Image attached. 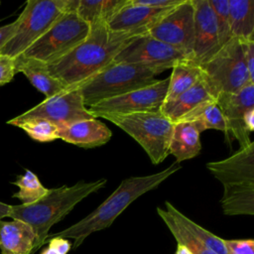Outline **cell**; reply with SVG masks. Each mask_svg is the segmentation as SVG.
I'll use <instances>...</instances> for the list:
<instances>
[{"label": "cell", "instance_id": "1", "mask_svg": "<svg viewBox=\"0 0 254 254\" xmlns=\"http://www.w3.org/2000/svg\"><path fill=\"white\" fill-rule=\"evenodd\" d=\"M135 37L138 36L112 31L106 23L96 24L91 26L83 42L46 67L52 76L67 87H77L112 64L118 53Z\"/></svg>", "mask_w": 254, "mask_h": 254}, {"label": "cell", "instance_id": "2", "mask_svg": "<svg viewBox=\"0 0 254 254\" xmlns=\"http://www.w3.org/2000/svg\"><path fill=\"white\" fill-rule=\"evenodd\" d=\"M181 169L179 163H174L167 169L152 175L130 177L123 180L118 188L91 213L73 225L48 236L72 238L71 249L79 246L83 240L95 231L109 227L134 200L144 193L159 187L165 180ZM47 239V240H48Z\"/></svg>", "mask_w": 254, "mask_h": 254}, {"label": "cell", "instance_id": "3", "mask_svg": "<svg viewBox=\"0 0 254 254\" xmlns=\"http://www.w3.org/2000/svg\"><path fill=\"white\" fill-rule=\"evenodd\" d=\"M107 183L106 179L94 182H77L71 187L63 186L49 189L48 193L31 204L11 205L8 217L21 220L30 225L36 235L34 254L48 239L51 227L68 214L73 207L89 194L102 189Z\"/></svg>", "mask_w": 254, "mask_h": 254}, {"label": "cell", "instance_id": "4", "mask_svg": "<svg viewBox=\"0 0 254 254\" xmlns=\"http://www.w3.org/2000/svg\"><path fill=\"white\" fill-rule=\"evenodd\" d=\"M207 170L223 186L220 199L226 215L254 214V143L232 156L206 164Z\"/></svg>", "mask_w": 254, "mask_h": 254}, {"label": "cell", "instance_id": "5", "mask_svg": "<svg viewBox=\"0 0 254 254\" xmlns=\"http://www.w3.org/2000/svg\"><path fill=\"white\" fill-rule=\"evenodd\" d=\"M165 69L131 64L112 63L78 87L84 105L89 107L130 91L148 86Z\"/></svg>", "mask_w": 254, "mask_h": 254}, {"label": "cell", "instance_id": "6", "mask_svg": "<svg viewBox=\"0 0 254 254\" xmlns=\"http://www.w3.org/2000/svg\"><path fill=\"white\" fill-rule=\"evenodd\" d=\"M131 136L147 153L154 165L162 163L169 154L174 123L161 111L130 114H102Z\"/></svg>", "mask_w": 254, "mask_h": 254}, {"label": "cell", "instance_id": "7", "mask_svg": "<svg viewBox=\"0 0 254 254\" xmlns=\"http://www.w3.org/2000/svg\"><path fill=\"white\" fill-rule=\"evenodd\" d=\"M67 7L68 0H28L16 19L17 28L13 37L0 55L12 59L21 56L68 10Z\"/></svg>", "mask_w": 254, "mask_h": 254}, {"label": "cell", "instance_id": "8", "mask_svg": "<svg viewBox=\"0 0 254 254\" xmlns=\"http://www.w3.org/2000/svg\"><path fill=\"white\" fill-rule=\"evenodd\" d=\"M90 28V25L80 19L75 11H66L19 57L49 64L63 58L83 42L89 35Z\"/></svg>", "mask_w": 254, "mask_h": 254}, {"label": "cell", "instance_id": "9", "mask_svg": "<svg viewBox=\"0 0 254 254\" xmlns=\"http://www.w3.org/2000/svg\"><path fill=\"white\" fill-rule=\"evenodd\" d=\"M201 75L216 98L221 93H236L253 82L248 74L243 57L242 43L231 38L204 64Z\"/></svg>", "mask_w": 254, "mask_h": 254}, {"label": "cell", "instance_id": "10", "mask_svg": "<svg viewBox=\"0 0 254 254\" xmlns=\"http://www.w3.org/2000/svg\"><path fill=\"white\" fill-rule=\"evenodd\" d=\"M169 77L130 91L128 93L100 101L87 107L88 112L98 118L102 114H130L160 111L166 97Z\"/></svg>", "mask_w": 254, "mask_h": 254}, {"label": "cell", "instance_id": "11", "mask_svg": "<svg viewBox=\"0 0 254 254\" xmlns=\"http://www.w3.org/2000/svg\"><path fill=\"white\" fill-rule=\"evenodd\" d=\"M192 0H185L171 9L149 32L151 37L169 45L182 53L188 60H192L193 48Z\"/></svg>", "mask_w": 254, "mask_h": 254}, {"label": "cell", "instance_id": "12", "mask_svg": "<svg viewBox=\"0 0 254 254\" xmlns=\"http://www.w3.org/2000/svg\"><path fill=\"white\" fill-rule=\"evenodd\" d=\"M17 119L40 118L48 120L58 127L76 121L94 118L84 105L79 87L69 88L44 101L16 117Z\"/></svg>", "mask_w": 254, "mask_h": 254}, {"label": "cell", "instance_id": "13", "mask_svg": "<svg viewBox=\"0 0 254 254\" xmlns=\"http://www.w3.org/2000/svg\"><path fill=\"white\" fill-rule=\"evenodd\" d=\"M188 60L182 53L148 34L135 37L115 57L113 63L172 68L178 62Z\"/></svg>", "mask_w": 254, "mask_h": 254}, {"label": "cell", "instance_id": "14", "mask_svg": "<svg viewBox=\"0 0 254 254\" xmlns=\"http://www.w3.org/2000/svg\"><path fill=\"white\" fill-rule=\"evenodd\" d=\"M216 102L225 119L227 143L237 140L240 148L248 146L252 141L244 127V117L254 109V83L246 84L236 93H221L216 97Z\"/></svg>", "mask_w": 254, "mask_h": 254}, {"label": "cell", "instance_id": "15", "mask_svg": "<svg viewBox=\"0 0 254 254\" xmlns=\"http://www.w3.org/2000/svg\"><path fill=\"white\" fill-rule=\"evenodd\" d=\"M193 48L191 62L198 66L209 61L221 48L213 11L208 0H192Z\"/></svg>", "mask_w": 254, "mask_h": 254}, {"label": "cell", "instance_id": "16", "mask_svg": "<svg viewBox=\"0 0 254 254\" xmlns=\"http://www.w3.org/2000/svg\"><path fill=\"white\" fill-rule=\"evenodd\" d=\"M170 10L136 5L131 0H127V3L107 23V27L115 32L142 36L148 34Z\"/></svg>", "mask_w": 254, "mask_h": 254}, {"label": "cell", "instance_id": "17", "mask_svg": "<svg viewBox=\"0 0 254 254\" xmlns=\"http://www.w3.org/2000/svg\"><path fill=\"white\" fill-rule=\"evenodd\" d=\"M112 137L111 130L96 118L76 121L59 127L58 138L81 147L94 148L106 144Z\"/></svg>", "mask_w": 254, "mask_h": 254}, {"label": "cell", "instance_id": "18", "mask_svg": "<svg viewBox=\"0 0 254 254\" xmlns=\"http://www.w3.org/2000/svg\"><path fill=\"white\" fill-rule=\"evenodd\" d=\"M36 240L32 227L27 223L16 219L0 220L1 254H32Z\"/></svg>", "mask_w": 254, "mask_h": 254}, {"label": "cell", "instance_id": "19", "mask_svg": "<svg viewBox=\"0 0 254 254\" xmlns=\"http://www.w3.org/2000/svg\"><path fill=\"white\" fill-rule=\"evenodd\" d=\"M211 100H216V98L202 75H200L198 80L179 97L169 103L163 104L160 111L173 123H176L197 106Z\"/></svg>", "mask_w": 254, "mask_h": 254}, {"label": "cell", "instance_id": "20", "mask_svg": "<svg viewBox=\"0 0 254 254\" xmlns=\"http://www.w3.org/2000/svg\"><path fill=\"white\" fill-rule=\"evenodd\" d=\"M14 62L16 73H24L33 86L46 95V98L58 95L70 88L56 77L52 76L49 73L46 64L41 62L23 57L15 58Z\"/></svg>", "mask_w": 254, "mask_h": 254}, {"label": "cell", "instance_id": "21", "mask_svg": "<svg viewBox=\"0 0 254 254\" xmlns=\"http://www.w3.org/2000/svg\"><path fill=\"white\" fill-rule=\"evenodd\" d=\"M200 134L192 122L180 121L174 123L169 154L173 155L179 164L196 157L201 149Z\"/></svg>", "mask_w": 254, "mask_h": 254}, {"label": "cell", "instance_id": "22", "mask_svg": "<svg viewBox=\"0 0 254 254\" xmlns=\"http://www.w3.org/2000/svg\"><path fill=\"white\" fill-rule=\"evenodd\" d=\"M228 11L232 38L254 41V1L228 0Z\"/></svg>", "mask_w": 254, "mask_h": 254}, {"label": "cell", "instance_id": "23", "mask_svg": "<svg viewBox=\"0 0 254 254\" xmlns=\"http://www.w3.org/2000/svg\"><path fill=\"white\" fill-rule=\"evenodd\" d=\"M127 0H74L73 10L88 25L108 23Z\"/></svg>", "mask_w": 254, "mask_h": 254}, {"label": "cell", "instance_id": "24", "mask_svg": "<svg viewBox=\"0 0 254 254\" xmlns=\"http://www.w3.org/2000/svg\"><path fill=\"white\" fill-rule=\"evenodd\" d=\"M200 66L190 60L178 62L172 67V73L169 77L168 89L165 97V103H169L179 97L182 93L191 87L200 77Z\"/></svg>", "mask_w": 254, "mask_h": 254}, {"label": "cell", "instance_id": "25", "mask_svg": "<svg viewBox=\"0 0 254 254\" xmlns=\"http://www.w3.org/2000/svg\"><path fill=\"white\" fill-rule=\"evenodd\" d=\"M180 121L192 122L200 133L208 129L219 130L224 133L226 131L225 119L216 100L202 103L183 116L178 122Z\"/></svg>", "mask_w": 254, "mask_h": 254}, {"label": "cell", "instance_id": "26", "mask_svg": "<svg viewBox=\"0 0 254 254\" xmlns=\"http://www.w3.org/2000/svg\"><path fill=\"white\" fill-rule=\"evenodd\" d=\"M166 210L169 211L172 216L181 223L187 230H189L196 239H198L205 247L214 252L215 254H229L224 239L219 238L213 233L209 232L205 228L201 227L194 221L188 218L185 214H183L180 210H178L170 201L165 202Z\"/></svg>", "mask_w": 254, "mask_h": 254}, {"label": "cell", "instance_id": "27", "mask_svg": "<svg viewBox=\"0 0 254 254\" xmlns=\"http://www.w3.org/2000/svg\"><path fill=\"white\" fill-rule=\"evenodd\" d=\"M157 212L163 219L173 236L176 238L178 245L187 247L191 254H215L207 247H205L198 239H196L189 230H187L181 223H179L172 214L164 208L158 207Z\"/></svg>", "mask_w": 254, "mask_h": 254}, {"label": "cell", "instance_id": "28", "mask_svg": "<svg viewBox=\"0 0 254 254\" xmlns=\"http://www.w3.org/2000/svg\"><path fill=\"white\" fill-rule=\"evenodd\" d=\"M8 124L14 125L23 129L32 139L38 142L47 143L52 142L58 138L59 127L54 123L40 118H28V119H17L14 117L10 119Z\"/></svg>", "mask_w": 254, "mask_h": 254}, {"label": "cell", "instance_id": "29", "mask_svg": "<svg viewBox=\"0 0 254 254\" xmlns=\"http://www.w3.org/2000/svg\"><path fill=\"white\" fill-rule=\"evenodd\" d=\"M13 184L19 188V191L14 193L13 197L20 199L22 204L34 203L49 191V189L42 185L37 175L30 170H26L25 174L19 176Z\"/></svg>", "mask_w": 254, "mask_h": 254}, {"label": "cell", "instance_id": "30", "mask_svg": "<svg viewBox=\"0 0 254 254\" xmlns=\"http://www.w3.org/2000/svg\"><path fill=\"white\" fill-rule=\"evenodd\" d=\"M208 3L214 14L219 44L220 46H223L232 38L230 30L228 0H208Z\"/></svg>", "mask_w": 254, "mask_h": 254}, {"label": "cell", "instance_id": "31", "mask_svg": "<svg viewBox=\"0 0 254 254\" xmlns=\"http://www.w3.org/2000/svg\"><path fill=\"white\" fill-rule=\"evenodd\" d=\"M15 74L14 59L0 55V86L12 81Z\"/></svg>", "mask_w": 254, "mask_h": 254}, {"label": "cell", "instance_id": "32", "mask_svg": "<svg viewBox=\"0 0 254 254\" xmlns=\"http://www.w3.org/2000/svg\"><path fill=\"white\" fill-rule=\"evenodd\" d=\"M229 254H254V241L244 240H224Z\"/></svg>", "mask_w": 254, "mask_h": 254}, {"label": "cell", "instance_id": "33", "mask_svg": "<svg viewBox=\"0 0 254 254\" xmlns=\"http://www.w3.org/2000/svg\"><path fill=\"white\" fill-rule=\"evenodd\" d=\"M136 5H142L155 9H172L179 6L185 0H131Z\"/></svg>", "mask_w": 254, "mask_h": 254}, {"label": "cell", "instance_id": "34", "mask_svg": "<svg viewBox=\"0 0 254 254\" xmlns=\"http://www.w3.org/2000/svg\"><path fill=\"white\" fill-rule=\"evenodd\" d=\"M243 48V57L249 77L254 81V41L241 42Z\"/></svg>", "mask_w": 254, "mask_h": 254}, {"label": "cell", "instance_id": "35", "mask_svg": "<svg viewBox=\"0 0 254 254\" xmlns=\"http://www.w3.org/2000/svg\"><path fill=\"white\" fill-rule=\"evenodd\" d=\"M49 248L56 254H67L71 248V244L68 240L62 237L49 238Z\"/></svg>", "mask_w": 254, "mask_h": 254}, {"label": "cell", "instance_id": "36", "mask_svg": "<svg viewBox=\"0 0 254 254\" xmlns=\"http://www.w3.org/2000/svg\"><path fill=\"white\" fill-rule=\"evenodd\" d=\"M17 28V21L7 24L5 26L0 27V53L3 47L8 43V41L13 37Z\"/></svg>", "mask_w": 254, "mask_h": 254}, {"label": "cell", "instance_id": "37", "mask_svg": "<svg viewBox=\"0 0 254 254\" xmlns=\"http://www.w3.org/2000/svg\"><path fill=\"white\" fill-rule=\"evenodd\" d=\"M10 208H11L10 204H7V203H4V202L0 201V220L4 217H8L9 212H10Z\"/></svg>", "mask_w": 254, "mask_h": 254}, {"label": "cell", "instance_id": "38", "mask_svg": "<svg viewBox=\"0 0 254 254\" xmlns=\"http://www.w3.org/2000/svg\"><path fill=\"white\" fill-rule=\"evenodd\" d=\"M176 254H191V252L187 247H185L183 245H178Z\"/></svg>", "mask_w": 254, "mask_h": 254}, {"label": "cell", "instance_id": "39", "mask_svg": "<svg viewBox=\"0 0 254 254\" xmlns=\"http://www.w3.org/2000/svg\"><path fill=\"white\" fill-rule=\"evenodd\" d=\"M40 254H56V253L53 250H51L49 247H47L44 250H42V252Z\"/></svg>", "mask_w": 254, "mask_h": 254}]
</instances>
